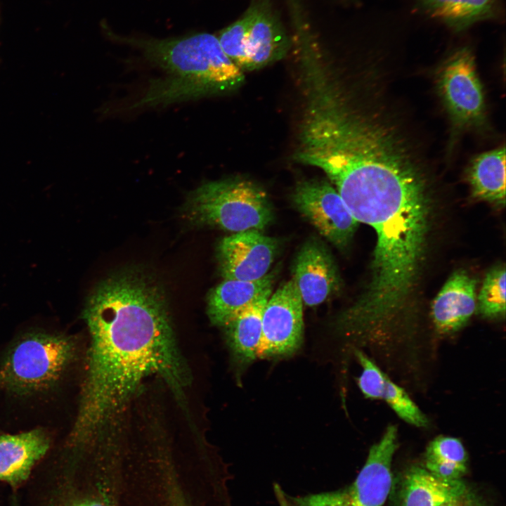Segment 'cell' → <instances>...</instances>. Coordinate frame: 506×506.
<instances>
[{
	"instance_id": "cell-1",
	"label": "cell",
	"mask_w": 506,
	"mask_h": 506,
	"mask_svg": "<svg viewBox=\"0 0 506 506\" xmlns=\"http://www.w3.org/2000/svg\"><path fill=\"white\" fill-rule=\"evenodd\" d=\"M84 316L90 346L71 432L77 445L96 436L147 377H160L178 397L189 379L163 295L145 277L126 273L102 282Z\"/></svg>"
},
{
	"instance_id": "cell-2",
	"label": "cell",
	"mask_w": 506,
	"mask_h": 506,
	"mask_svg": "<svg viewBox=\"0 0 506 506\" xmlns=\"http://www.w3.org/2000/svg\"><path fill=\"white\" fill-rule=\"evenodd\" d=\"M136 47L160 74L131 105H166L224 92L242 84L245 77L223 51L218 38L201 32L164 39L119 37Z\"/></svg>"
},
{
	"instance_id": "cell-3",
	"label": "cell",
	"mask_w": 506,
	"mask_h": 506,
	"mask_svg": "<svg viewBox=\"0 0 506 506\" xmlns=\"http://www.w3.org/2000/svg\"><path fill=\"white\" fill-rule=\"evenodd\" d=\"M185 214L195 223L233 233L263 230L273 218L266 192L255 183L238 178L198 187L188 197Z\"/></svg>"
},
{
	"instance_id": "cell-4",
	"label": "cell",
	"mask_w": 506,
	"mask_h": 506,
	"mask_svg": "<svg viewBox=\"0 0 506 506\" xmlns=\"http://www.w3.org/2000/svg\"><path fill=\"white\" fill-rule=\"evenodd\" d=\"M76 347L67 337L27 335L8 351L0 365V385L17 394L46 389L58 382L72 361Z\"/></svg>"
},
{
	"instance_id": "cell-5",
	"label": "cell",
	"mask_w": 506,
	"mask_h": 506,
	"mask_svg": "<svg viewBox=\"0 0 506 506\" xmlns=\"http://www.w3.org/2000/svg\"><path fill=\"white\" fill-rule=\"evenodd\" d=\"M217 38L223 51L240 70H252L275 61L288 46L281 23L264 1L251 6Z\"/></svg>"
},
{
	"instance_id": "cell-6",
	"label": "cell",
	"mask_w": 506,
	"mask_h": 506,
	"mask_svg": "<svg viewBox=\"0 0 506 506\" xmlns=\"http://www.w3.org/2000/svg\"><path fill=\"white\" fill-rule=\"evenodd\" d=\"M398 446L397 427L389 425L370 448L363 467L350 485L288 498L294 506H383L392 485L391 464Z\"/></svg>"
},
{
	"instance_id": "cell-7",
	"label": "cell",
	"mask_w": 506,
	"mask_h": 506,
	"mask_svg": "<svg viewBox=\"0 0 506 506\" xmlns=\"http://www.w3.org/2000/svg\"><path fill=\"white\" fill-rule=\"evenodd\" d=\"M437 87L450 120L458 129L477 126L485 118V101L472 52L462 48L440 67Z\"/></svg>"
},
{
	"instance_id": "cell-8",
	"label": "cell",
	"mask_w": 506,
	"mask_h": 506,
	"mask_svg": "<svg viewBox=\"0 0 506 506\" xmlns=\"http://www.w3.org/2000/svg\"><path fill=\"white\" fill-rule=\"evenodd\" d=\"M303 301L292 280L269 297L262 315V332L257 358L294 353L303 340Z\"/></svg>"
},
{
	"instance_id": "cell-9",
	"label": "cell",
	"mask_w": 506,
	"mask_h": 506,
	"mask_svg": "<svg viewBox=\"0 0 506 506\" xmlns=\"http://www.w3.org/2000/svg\"><path fill=\"white\" fill-rule=\"evenodd\" d=\"M298 211L339 249L346 248L358 226L335 187L325 181L300 182L293 193Z\"/></svg>"
},
{
	"instance_id": "cell-10",
	"label": "cell",
	"mask_w": 506,
	"mask_h": 506,
	"mask_svg": "<svg viewBox=\"0 0 506 506\" xmlns=\"http://www.w3.org/2000/svg\"><path fill=\"white\" fill-rule=\"evenodd\" d=\"M278 243L258 230L235 233L223 238L217 247L224 279L252 281L266 274L272 264Z\"/></svg>"
},
{
	"instance_id": "cell-11",
	"label": "cell",
	"mask_w": 506,
	"mask_h": 506,
	"mask_svg": "<svg viewBox=\"0 0 506 506\" xmlns=\"http://www.w3.org/2000/svg\"><path fill=\"white\" fill-rule=\"evenodd\" d=\"M292 280L308 306L319 305L338 292L341 278L324 243L311 238L304 243L292 267Z\"/></svg>"
},
{
	"instance_id": "cell-12",
	"label": "cell",
	"mask_w": 506,
	"mask_h": 506,
	"mask_svg": "<svg viewBox=\"0 0 506 506\" xmlns=\"http://www.w3.org/2000/svg\"><path fill=\"white\" fill-rule=\"evenodd\" d=\"M476 310V280L455 271L434 299L432 317L436 330L449 335L460 330Z\"/></svg>"
},
{
	"instance_id": "cell-13",
	"label": "cell",
	"mask_w": 506,
	"mask_h": 506,
	"mask_svg": "<svg viewBox=\"0 0 506 506\" xmlns=\"http://www.w3.org/2000/svg\"><path fill=\"white\" fill-rule=\"evenodd\" d=\"M354 354L361 365L358 387L367 398L382 399L405 422L417 427H427L429 420L418 406L400 386L389 377L362 351Z\"/></svg>"
},
{
	"instance_id": "cell-14",
	"label": "cell",
	"mask_w": 506,
	"mask_h": 506,
	"mask_svg": "<svg viewBox=\"0 0 506 506\" xmlns=\"http://www.w3.org/2000/svg\"><path fill=\"white\" fill-rule=\"evenodd\" d=\"M49 440L41 429L0 436V480L17 485L26 480L46 453Z\"/></svg>"
},
{
	"instance_id": "cell-15",
	"label": "cell",
	"mask_w": 506,
	"mask_h": 506,
	"mask_svg": "<svg viewBox=\"0 0 506 506\" xmlns=\"http://www.w3.org/2000/svg\"><path fill=\"white\" fill-rule=\"evenodd\" d=\"M273 275L252 281L224 279L209 293L207 313L211 322L223 327L236 315L267 294H271Z\"/></svg>"
},
{
	"instance_id": "cell-16",
	"label": "cell",
	"mask_w": 506,
	"mask_h": 506,
	"mask_svg": "<svg viewBox=\"0 0 506 506\" xmlns=\"http://www.w3.org/2000/svg\"><path fill=\"white\" fill-rule=\"evenodd\" d=\"M468 492L462 479H441L424 467L412 466L401 481V506H441Z\"/></svg>"
},
{
	"instance_id": "cell-17",
	"label": "cell",
	"mask_w": 506,
	"mask_h": 506,
	"mask_svg": "<svg viewBox=\"0 0 506 506\" xmlns=\"http://www.w3.org/2000/svg\"><path fill=\"white\" fill-rule=\"evenodd\" d=\"M267 294L242 311L223 327L234 359L244 365L255 360L262 332V315Z\"/></svg>"
},
{
	"instance_id": "cell-18",
	"label": "cell",
	"mask_w": 506,
	"mask_h": 506,
	"mask_svg": "<svg viewBox=\"0 0 506 506\" xmlns=\"http://www.w3.org/2000/svg\"><path fill=\"white\" fill-rule=\"evenodd\" d=\"M467 179L474 197L498 206L505 204V148L481 153L470 162Z\"/></svg>"
},
{
	"instance_id": "cell-19",
	"label": "cell",
	"mask_w": 506,
	"mask_h": 506,
	"mask_svg": "<svg viewBox=\"0 0 506 506\" xmlns=\"http://www.w3.org/2000/svg\"><path fill=\"white\" fill-rule=\"evenodd\" d=\"M430 15L456 30L492 17L497 0H417Z\"/></svg>"
},
{
	"instance_id": "cell-20",
	"label": "cell",
	"mask_w": 506,
	"mask_h": 506,
	"mask_svg": "<svg viewBox=\"0 0 506 506\" xmlns=\"http://www.w3.org/2000/svg\"><path fill=\"white\" fill-rule=\"evenodd\" d=\"M424 468L444 479H462L467 472L468 455L462 443L457 438L439 436L428 444Z\"/></svg>"
},
{
	"instance_id": "cell-21",
	"label": "cell",
	"mask_w": 506,
	"mask_h": 506,
	"mask_svg": "<svg viewBox=\"0 0 506 506\" xmlns=\"http://www.w3.org/2000/svg\"><path fill=\"white\" fill-rule=\"evenodd\" d=\"M477 310L487 318H499L505 315V267L498 265L486 275L480 290Z\"/></svg>"
},
{
	"instance_id": "cell-22",
	"label": "cell",
	"mask_w": 506,
	"mask_h": 506,
	"mask_svg": "<svg viewBox=\"0 0 506 506\" xmlns=\"http://www.w3.org/2000/svg\"><path fill=\"white\" fill-rule=\"evenodd\" d=\"M441 506H482L481 503L469 492L464 495L447 502Z\"/></svg>"
},
{
	"instance_id": "cell-23",
	"label": "cell",
	"mask_w": 506,
	"mask_h": 506,
	"mask_svg": "<svg viewBox=\"0 0 506 506\" xmlns=\"http://www.w3.org/2000/svg\"><path fill=\"white\" fill-rule=\"evenodd\" d=\"M273 490L279 506H294L290 502L288 495L285 494L278 484H274Z\"/></svg>"
},
{
	"instance_id": "cell-24",
	"label": "cell",
	"mask_w": 506,
	"mask_h": 506,
	"mask_svg": "<svg viewBox=\"0 0 506 506\" xmlns=\"http://www.w3.org/2000/svg\"><path fill=\"white\" fill-rule=\"evenodd\" d=\"M71 506H105L102 502L96 499H89L73 504Z\"/></svg>"
}]
</instances>
